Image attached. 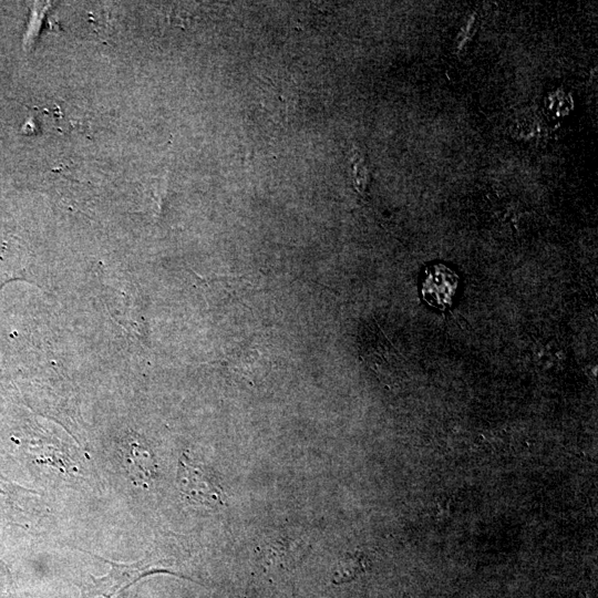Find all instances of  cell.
Masks as SVG:
<instances>
[{
  "instance_id": "obj_1",
  "label": "cell",
  "mask_w": 598,
  "mask_h": 598,
  "mask_svg": "<svg viewBox=\"0 0 598 598\" xmlns=\"http://www.w3.org/2000/svg\"><path fill=\"white\" fill-rule=\"evenodd\" d=\"M110 564V571L102 577L91 576L82 582L80 598H116L117 595L140 580L141 578L157 574H174L165 565L154 559H142L135 563Z\"/></svg>"
},
{
  "instance_id": "obj_2",
  "label": "cell",
  "mask_w": 598,
  "mask_h": 598,
  "mask_svg": "<svg viewBox=\"0 0 598 598\" xmlns=\"http://www.w3.org/2000/svg\"><path fill=\"white\" fill-rule=\"evenodd\" d=\"M177 484L181 493L193 503L209 507L225 504L221 487L204 468L190 463L185 455L178 462Z\"/></svg>"
},
{
  "instance_id": "obj_3",
  "label": "cell",
  "mask_w": 598,
  "mask_h": 598,
  "mask_svg": "<svg viewBox=\"0 0 598 598\" xmlns=\"http://www.w3.org/2000/svg\"><path fill=\"white\" fill-rule=\"evenodd\" d=\"M458 278L448 267L437 264L426 269L422 281L424 300L437 309L450 307L456 295Z\"/></svg>"
},
{
  "instance_id": "obj_4",
  "label": "cell",
  "mask_w": 598,
  "mask_h": 598,
  "mask_svg": "<svg viewBox=\"0 0 598 598\" xmlns=\"http://www.w3.org/2000/svg\"><path fill=\"white\" fill-rule=\"evenodd\" d=\"M124 463L128 475L137 485L147 486L155 476V463L150 451L140 442L128 443L124 451Z\"/></svg>"
},
{
  "instance_id": "obj_5",
  "label": "cell",
  "mask_w": 598,
  "mask_h": 598,
  "mask_svg": "<svg viewBox=\"0 0 598 598\" xmlns=\"http://www.w3.org/2000/svg\"><path fill=\"white\" fill-rule=\"evenodd\" d=\"M365 569V557L362 555H349L338 564L333 574V582L349 581Z\"/></svg>"
}]
</instances>
